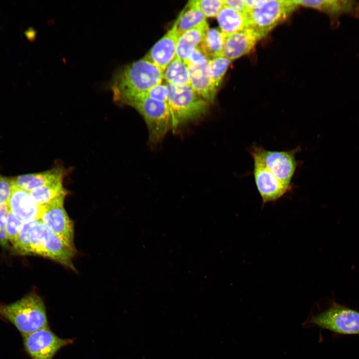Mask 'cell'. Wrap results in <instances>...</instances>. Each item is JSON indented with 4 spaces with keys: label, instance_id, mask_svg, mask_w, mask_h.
I'll return each mask as SVG.
<instances>
[{
    "label": "cell",
    "instance_id": "obj_1",
    "mask_svg": "<svg viewBox=\"0 0 359 359\" xmlns=\"http://www.w3.org/2000/svg\"><path fill=\"white\" fill-rule=\"evenodd\" d=\"M163 79V71L144 57L115 71L110 80L109 88L113 93L114 101L122 104L132 97L146 94L162 83Z\"/></svg>",
    "mask_w": 359,
    "mask_h": 359
},
{
    "label": "cell",
    "instance_id": "obj_2",
    "mask_svg": "<svg viewBox=\"0 0 359 359\" xmlns=\"http://www.w3.org/2000/svg\"><path fill=\"white\" fill-rule=\"evenodd\" d=\"M0 315L12 324L22 336L49 327L44 302L34 293L12 303H0Z\"/></svg>",
    "mask_w": 359,
    "mask_h": 359
},
{
    "label": "cell",
    "instance_id": "obj_3",
    "mask_svg": "<svg viewBox=\"0 0 359 359\" xmlns=\"http://www.w3.org/2000/svg\"><path fill=\"white\" fill-rule=\"evenodd\" d=\"M166 85L168 89V105L173 131L199 118L207 112L209 103L197 95L189 85Z\"/></svg>",
    "mask_w": 359,
    "mask_h": 359
},
{
    "label": "cell",
    "instance_id": "obj_4",
    "mask_svg": "<svg viewBox=\"0 0 359 359\" xmlns=\"http://www.w3.org/2000/svg\"><path fill=\"white\" fill-rule=\"evenodd\" d=\"M122 104L134 108L143 117L151 143H158L172 129L171 113L166 103L142 94L129 98Z\"/></svg>",
    "mask_w": 359,
    "mask_h": 359
},
{
    "label": "cell",
    "instance_id": "obj_5",
    "mask_svg": "<svg viewBox=\"0 0 359 359\" xmlns=\"http://www.w3.org/2000/svg\"><path fill=\"white\" fill-rule=\"evenodd\" d=\"M299 151V148L289 151H271L253 145L249 152L253 160L258 161L281 181L292 187L297 167L296 155Z\"/></svg>",
    "mask_w": 359,
    "mask_h": 359
},
{
    "label": "cell",
    "instance_id": "obj_6",
    "mask_svg": "<svg viewBox=\"0 0 359 359\" xmlns=\"http://www.w3.org/2000/svg\"><path fill=\"white\" fill-rule=\"evenodd\" d=\"M297 6L294 0H269L262 7L247 11L248 27L262 38L286 19Z\"/></svg>",
    "mask_w": 359,
    "mask_h": 359
},
{
    "label": "cell",
    "instance_id": "obj_7",
    "mask_svg": "<svg viewBox=\"0 0 359 359\" xmlns=\"http://www.w3.org/2000/svg\"><path fill=\"white\" fill-rule=\"evenodd\" d=\"M310 323L340 335L359 334V312L334 303L327 310L312 317Z\"/></svg>",
    "mask_w": 359,
    "mask_h": 359
},
{
    "label": "cell",
    "instance_id": "obj_8",
    "mask_svg": "<svg viewBox=\"0 0 359 359\" xmlns=\"http://www.w3.org/2000/svg\"><path fill=\"white\" fill-rule=\"evenodd\" d=\"M65 196H59L41 206L39 220L66 245L76 251L74 242V223L64 206Z\"/></svg>",
    "mask_w": 359,
    "mask_h": 359
},
{
    "label": "cell",
    "instance_id": "obj_9",
    "mask_svg": "<svg viewBox=\"0 0 359 359\" xmlns=\"http://www.w3.org/2000/svg\"><path fill=\"white\" fill-rule=\"evenodd\" d=\"M24 349L31 359H53L62 348L73 344V339L58 337L49 327L22 336Z\"/></svg>",
    "mask_w": 359,
    "mask_h": 359
},
{
    "label": "cell",
    "instance_id": "obj_10",
    "mask_svg": "<svg viewBox=\"0 0 359 359\" xmlns=\"http://www.w3.org/2000/svg\"><path fill=\"white\" fill-rule=\"evenodd\" d=\"M253 161V175L256 188L263 204L274 202L292 190L256 160Z\"/></svg>",
    "mask_w": 359,
    "mask_h": 359
},
{
    "label": "cell",
    "instance_id": "obj_11",
    "mask_svg": "<svg viewBox=\"0 0 359 359\" xmlns=\"http://www.w3.org/2000/svg\"><path fill=\"white\" fill-rule=\"evenodd\" d=\"M298 5L317 9L326 13L334 28L339 27L343 15L359 18V1L353 0H293Z\"/></svg>",
    "mask_w": 359,
    "mask_h": 359
},
{
    "label": "cell",
    "instance_id": "obj_12",
    "mask_svg": "<svg viewBox=\"0 0 359 359\" xmlns=\"http://www.w3.org/2000/svg\"><path fill=\"white\" fill-rule=\"evenodd\" d=\"M178 17L172 27L151 48L145 57L163 71L175 58L179 35L177 30Z\"/></svg>",
    "mask_w": 359,
    "mask_h": 359
},
{
    "label": "cell",
    "instance_id": "obj_13",
    "mask_svg": "<svg viewBox=\"0 0 359 359\" xmlns=\"http://www.w3.org/2000/svg\"><path fill=\"white\" fill-rule=\"evenodd\" d=\"M7 205L9 211L23 223L39 219L41 206L35 202L28 191L14 187Z\"/></svg>",
    "mask_w": 359,
    "mask_h": 359
},
{
    "label": "cell",
    "instance_id": "obj_14",
    "mask_svg": "<svg viewBox=\"0 0 359 359\" xmlns=\"http://www.w3.org/2000/svg\"><path fill=\"white\" fill-rule=\"evenodd\" d=\"M261 38L254 30L247 27L226 36L223 56L230 60L249 53Z\"/></svg>",
    "mask_w": 359,
    "mask_h": 359
},
{
    "label": "cell",
    "instance_id": "obj_15",
    "mask_svg": "<svg viewBox=\"0 0 359 359\" xmlns=\"http://www.w3.org/2000/svg\"><path fill=\"white\" fill-rule=\"evenodd\" d=\"M66 172L61 167H55L40 173L20 175L11 180L15 187L30 192L56 181L63 180Z\"/></svg>",
    "mask_w": 359,
    "mask_h": 359
},
{
    "label": "cell",
    "instance_id": "obj_16",
    "mask_svg": "<svg viewBox=\"0 0 359 359\" xmlns=\"http://www.w3.org/2000/svg\"><path fill=\"white\" fill-rule=\"evenodd\" d=\"M187 66L190 74V87L208 103H213L217 88L210 76L208 62L201 65Z\"/></svg>",
    "mask_w": 359,
    "mask_h": 359
},
{
    "label": "cell",
    "instance_id": "obj_17",
    "mask_svg": "<svg viewBox=\"0 0 359 359\" xmlns=\"http://www.w3.org/2000/svg\"><path fill=\"white\" fill-rule=\"evenodd\" d=\"M216 17L220 31L226 36L248 27V20L246 14L240 13L225 4Z\"/></svg>",
    "mask_w": 359,
    "mask_h": 359
},
{
    "label": "cell",
    "instance_id": "obj_18",
    "mask_svg": "<svg viewBox=\"0 0 359 359\" xmlns=\"http://www.w3.org/2000/svg\"><path fill=\"white\" fill-rule=\"evenodd\" d=\"M208 28V24L206 23L180 34L178 40L176 56L185 61L190 52L199 46Z\"/></svg>",
    "mask_w": 359,
    "mask_h": 359
},
{
    "label": "cell",
    "instance_id": "obj_19",
    "mask_svg": "<svg viewBox=\"0 0 359 359\" xmlns=\"http://www.w3.org/2000/svg\"><path fill=\"white\" fill-rule=\"evenodd\" d=\"M178 17L177 30L179 36L187 30L207 23L206 17L195 0L189 1Z\"/></svg>",
    "mask_w": 359,
    "mask_h": 359
},
{
    "label": "cell",
    "instance_id": "obj_20",
    "mask_svg": "<svg viewBox=\"0 0 359 359\" xmlns=\"http://www.w3.org/2000/svg\"><path fill=\"white\" fill-rule=\"evenodd\" d=\"M226 36L216 28L208 27L206 30L199 47L209 60L223 56Z\"/></svg>",
    "mask_w": 359,
    "mask_h": 359
},
{
    "label": "cell",
    "instance_id": "obj_21",
    "mask_svg": "<svg viewBox=\"0 0 359 359\" xmlns=\"http://www.w3.org/2000/svg\"><path fill=\"white\" fill-rule=\"evenodd\" d=\"M163 79L167 83L174 86L189 85L188 66L183 61L176 56L164 70Z\"/></svg>",
    "mask_w": 359,
    "mask_h": 359
},
{
    "label": "cell",
    "instance_id": "obj_22",
    "mask_svg": "<svg viewBox=\"0 0 359 359\" xmlns=\"http://www.w3.org/2000/svg\"><path fill=\"white\" fill-rule=\"evenodd\" d=\"M35 202L44 205L61 195H67L69 191L64 187L63 180H60L29 192Z\"/></svg>",
    "mask_w": 359,
    "mask_h": 359
},
{
    "label": "cell",
    "instance_id": "obj_23",
    "mask_svg": "<svg viewBox=\"0 0 359 359\" xmlns=\"http://www.w3.org/2000/svg\"><path fill=\"white\" fill-rule=\"evenodd\" d=\"M231 61L224 56L217 57L209 60L210 75L217 88L220 84Z\"/></svg>",
    "mask_w": 359,
    "mask_h": 359
},
{
    "label": "cell",
    "instance_id": "obj_24",
    "mask_svg": "<svg viewBox=\"0 0 359 359\" xmlns=\"http://www.w3.org/2000/svg\"><path fill=\"white\" fill-rule=\"evenodd\" d=\"M38 220H32L23 224L17 239L13 245L15 250L20 254L28 255L30 234Z\"/></svg>",
    "mask_w": 359,
    "mask_h": 359
},
{
    "label": "cell",
    "instance_id": "obj_25",
    "mask_svg": "<svg viewBox=\"0 0 359 359\" xmlns=\"http://www.w3.org/2000/svg\"><path fill=\"white\" fill-rule=\"evenodd\" d=\"M23 223L18 220L9 211L5 222V231L8 240L13 245L17 239Z\"/></svg>",
    "mask_w": 359,
    "mask_h": 359
},
{
    "label": "cell",
    "instance_id": "obj_26",
    "mask_svg": "<svg viewBox=\"0 0 359 359\" xmlns=\"http://www.w3.org/2000/svg\"><path fill=\"white\" fill-rule=\"evenodd\" d=\"M195 2L205 17H216L224 6L223 0H195Z\"/></svg>",
    "mask_w": 359,
    "mask_h": 359
},
{
    "label": "cell",
    "instance_id": "obj_27",
    "mask_svg": "<svg viewBox=\"0 0 359 359\" xmlns=\"http://www.w3.org/2000/svg\"><path fill=\"white\" fill-rule=\"evenodd\" d=\"M14 187L11 178L0 174V203L7 204Z\"/></svg>",
    "mask_w": 359,
    "mask_h": 359
},
{
    "label": "cell",
    "instance_id": "obj_28",
    "mask_svg": "<svg viewBox=\"0 0 359 359\" xmlns=\"http://www.w3.org/2000/svg\"><path fill=\"white\" fill-rule=\"evenodd\" d=\"M9 212L7 204L0 203V244L4 248L8 247L5 231V222Z\"/></svg>",
    "mask_w": 359,
    "mask_h": 359
},
{
    "label": "cell",
    "instance_id": "obj_29",
    "mask_svg": "<svg viewBox=\"0 0 359 359\" xmlns=\"http://www.w3.org/2000/svg\"><path fill=\"white\" fill-rule=\"evenodd\" d=\"M208 61L209 59L198 46L190 52L187 59L184 62L187 66H198L205 64Z\"/></svg>",
    "mask_w": 359,
    "mask_h": 359
},
{
    "label": "cell",
    "instance_id": "obj_30",
    "mask_svg": "<svg viewBox=\"0 0 359 359\" xmlns=\"http://www.w3.org/2000/svg\"><path fill=\"white\" fill-rule=\"evenodd\" d=\"M168 89L166 84H158L151 90L146 95L148 96L168 104Z\"/></svg>",
    "mask_w": 359,
    "mask_h": 359
},
{
    "label": "cell",
    "instance_id": "obj_31",
    "mask_svg": "<svg viewBox=\"0 0 359 359\" xmlns=\"http://www.w3.org/2000/svg\"><path fill=\"white\" fill-rule=\"evenodd\" d=\"M223 1L225 5L240 13L246 15L248 9L246 6L244 0H224Z\"/></svg>",
    "mask_w": 359,
    "mask_h": 359
},
{
    "label": "cell",
    "instance_id": "obj_32",
    "mask_svg": "<svg viewBox=\"0 0 359 359\" xmlns=\"http://www.w3.org/2000/svg\"><path fill=\"white\" fill-rule=\"evenodd\" d=\"M268 0H244L245 3L248 10L261 7L263 6L265 3H266L268 1Z\"/></svg>",
    "mask_w": 359,
    "mask_h": 359
}]
</instances>
